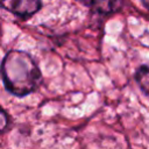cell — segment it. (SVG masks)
Returning a JSON list of instances; mask_svg holds the SVG:
<instances>
[{
  "mask_svg": "<svg viewBox=\"0 0 149 149\" xmlns=\"http://www.w3.org/2000/svg\"><path fill=\"white\" fill-rule=\"evenodd\" d=\"M1 77L6 90L16 97L33 93L42 83L38 65L22 50H10L6 54L1 63Z\"/></svg>",
  "mask_w": 149,
  "mask_h": 149,
  "instance_id": "obj_1",
  "label": "cell"
},
{
  "mask_svg": "<svg viewBox=\"0 0 149 149\" xmlns=\"http://www.w3.org/2000/svg\"><path fill=\"white\" fill-rule=\"evenodd\" d=\"M0 6L7 10L14 13L22 19H29L42 8V2L38 0H14V1H0Z\"/></svg>",
  "mask_w": 149,
  "mask_h": 149,
  "instance_id": "obj_2",
  "label": "cell"
},
{
  "mask_svg": "<svg viewBox=\"0 0 149 149\" xmlns=\"http://www.w3.org/2000/svg\"><path fill=\"white\" fill-rule=\"evenodd\" d=\"M84 6L88 7L91 12L97 13L99 15H109L121 9V1H106V0H90V1H80Z\"/></svg>",
  "mask_w": 149,
  "mask_h": 149,
  "instance_id": "obj_3",
  "label": "cell"
},
{
  "mask_svg": "<svg viewBox=\"0 0 149 149\" xmlns=\"http://www.w3.org/2000/svg\"><path fill=\"white\" fill-rule=\"evenodd\" d=\"M134 79L140 87V90L149 97V65L142 64L140 65L135 73H134Z\"/></svg>",
  "mask_w": 149,
  "mask_h": 149,
  "instance_id": "obj_4",
  "label": "cell"
},
{
  "mask_svg": "<svg viewBox=\"0 0 149 149\" xmlns=\"http://www.w3.org/2000/svg\"><path fill=\"white\" fill-rule=\"evenodd\" d=\"M9 125V116L8 114L5 112V109H2L0 107V133H2L3 130H6V128Z\"/></svg>",
  "mask_w": 149,
  "mask_h": 149,
  "instance_id": "obj_5",
  "label": "cell"
},
{
  "mask_svg": "<svg viewBox=\"0 0 149 149\" xmlns=\"http://www.w3.org/2000/svg\"><path fill=\"white\" fill-rule=\"evenodd\" d=\"M141 3H142V6H143V7H146V8L149 10V1H144V0H142V1H141Z\"/></svg>",
  "mask_w": 149,
  "mask_h": 149,
  "instance_id": "obj_6",
  "label": "cell"
}]
</instances>
